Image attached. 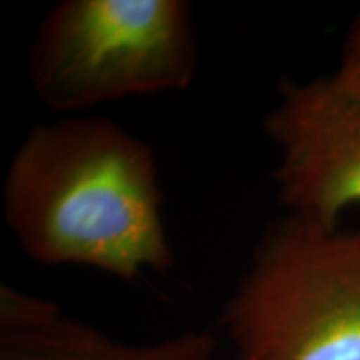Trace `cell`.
Instances as JSON below:
<instances>
[{"label":"cell","instance_id":"6da1fadb","mask_svg":"<svg viewBox=\"0 0 360 360\" xmlns=\"http://www.w3.org/2000/svg\"><path fill=\"white\" fill-rule=\"evenodd\" d=\"M4 220L24 254L135 282L175 264L152 147L114 120L37 124L8 162Z\"/></svg>","mask_w":360,"mask_h":360},{"label":"cell","instance_id":"7a4b0ae2","mask_svg":"<svg viewBox=\"0 0 360 360\" xmlns=\"http://www.w3.org/2000/svg\"><path fill=\"white\" fill-rule=\"evenodd\" d=\"M233 360H360V236L285 214L220 314Z\"/></svg>","mask_w":360,"mask_h":360},{"label":"cell","instance_id":"3957f363","mask_svg":"<svg viewBox=\"0 0 360 360\" xmlns=\"http://www.w3.org/2000/svg\"><path fill=\"white\" fill-rule=\"evenodd\" d=\"M197 65L186 0H62L35 32L29 80L45 107L80 115L125 97L180 92Z\"/></svg>","mask_w":360,"mask_h":360},{"label":"cell","instance_id":"277c9868","mask_svg":"<svg viewBox=\"0 0 360 360\" xmlns=\"http://www.w3.org/2000/svg\"><path fill=\"white\" fill-rule=\"evenodd\" d=\"M264 130L278 148L274 172L285 214L340 227L342 214L360 205V94L334 75L283 77Z\"/></svg>","mask_w":360,"mask_h":360},{"label":"cell","instance_id":"5b68a950","mask_svg":"<svg viewBox=\"0 0 360 360\" xmlns=\"http://www.w3.org/2000/svg\"><path fill=\"white\" fill-rule=\"evenodd\" d=\"M212 330L127 344L67 315L51 300L0 287V360H214Z\"/></svg>","mask_w":360,"mask_h":360},{"label":"cell","instance_id":"8992f818","mask_svg":"<svg viewBox=\"0 0 360 360\" xmlns=\"http://www.w3.org/2000/svg\"><path fill=\"white\" fill-rule=\"evenodd\" d=\"M332 75L345 89L360 94V11L350 22L344 47H342L339 69Z\"/></svg>","mask_w":360,"mask_h":360},{"label":"cell","instance_id":"52a82bcc","mask_svg":"<svg viewBox=\"0 0 360 360\" xmlns=\"http://www.w3.org/2000/svg\"><path fill=\"white\" fill-rule=\"evenodd\" d=\"M357 232H359V236H360V227H359V229H357Z\"/></svg>","mask_w":360,"mask_h":360}]
</instances>
